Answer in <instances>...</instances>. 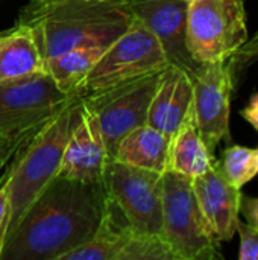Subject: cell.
<instances>
[{
  "label": "cell",
  "mask_w": 258,
  "mask_h": 260,
  "mask_svg": "<svg viewBox=\"0 0 258 260\" xmlns=\"http://www.w3.org/2000/svg\"><path fill=\"white\" fill-rule=\"evenodd\" d=\"M82 111V93L78 91L15 149L14 163L5 174L9 187V218L5 241L40 192L58 175L65 145L81 122Z\"/></svg>",
  "instance_id": "3957f363"
},
{
  "label": "cell",
  "mask_w": 258,
  "mask_h": 260,
  "mask_svg": "<svg viewBox=\"0 0 258 260\" xmlns=\"http://www.w3.org/2000/svg\"><path fill=\"white\" fill-rule=\"evenodd\" d=\"M236 233L240 236V260H258V230L251 227L248 222L237 221Z\"/></svg>",
  "instance_id": "44dd1931"
},
{
  "label": "cell",
  "mask_w": 258,
  "mask_h": 260,
  "mask_svg": "<svg viewBox=\"0 0 258 260\" xmlns=\"http://www.w3.org/2000/svg\"><path fill=\"white\" fill-rule=\"evenodd\" d=\"M44 70V62L29 27L12 26L0 38V82Z\"/></svg>",
  "instance_id": "e0dca14e"
},
{
  "label": "cell",
  "mask_w": 258,
  "mask_h": 260,
  "mask_svg": "<svg viewBox=\"0 0 258 260\" xmlns=\"http://www.w3.org/2000/svg\"><path fill=\"white\" fill-rule=\"evenodd\" d=\"M8 218H9V187H8L6 178L3 177L0 180V256H2L3 244H5Z\"/></svg>",
  "instance_id": "603a6c76"
},
{
  "label": "cell",
  "mask_w": 258,
  "mask_h": 260,
  "mask_svg": "<svg viewBox=\"0 0 258 260\" xmlns=\"http://www.w3.org/2000/svg\"><path fill=\"white\" fill-rule=\"evenodd\" d=\"M236 67L233 59L201 64L192 75L193 114L198 131L214 154L222 140H230L231 96Z\"/></svg>",
  "instance_id": "30bf717a"
},
{
  "label": "cell",
  "mask_w": 258,
  "mask_h": 260,
  "mask_svg": "<svg viewBox=\"0 0 258 260\" xmlns=\"http://www.w3.org/2000/svg\"><path fill=\"white\" fill-rule=\"evenodd\" d=\"M116 260H175V257L160 235L137 232L128 225L123 230Z\"/></svg>",
  "instance_id": "d6986e66"
},
{
  "label": "cell",
  "mask_w": 258,
  "mask_h": 260,
  "mask_svg": "<svg viewBox=\"0 0 258 260\" xmlns=\"http://www.w3.org/2000/svg\"><path fill=\"white\" fill-rule=\"evenodd\" d=\"M20 143H15V142H11L8 140L6 137L0 136V174H2V169L3 166L9 161V158L14 155L15 149L18 148Z\"/></svg>",
  "instance_id": "484cf974"
},
{
  "label": "cell",
  "mask_w": 258,
  "mask_h": 260,
  "mask_svg": "<svg viewBox=\"0 0 258 260\" xmlns=\"http://www.w3.org/2000/svg\"><path fill=\"white\" fill-rule=\"evenodd\" d=\"M102 183L108 201L131 229L161 236L163 174L129 166L111 157Z\"/></svg>",
  "instance_id": "ba28073f"
},
{
  "label": "cell",
  "mask_w": 258,
  "mask_h": 260,
  "mask_svg": "<svg viewBox=\"0 0 258 260\" xmlns=\"http://www.w3.org/2000/svg\"><path fill=\"white\" fill-rule=\"evenodd\" d=\"M170 140L172 137L146 123L120 140L114 158L129 166L164 174L169 168Z\"/></svg>",
  "instance_id": "9a60e30c"
},
{
  "label": "cell",
  "mask_w": 258,
  "mask_h": 260,
  "mask_svg": "<svg viewBox=\"0 0 258 260\" xmlns=\"http://www.w3.org/2000/svg\"><path fill=\"white\" fill-rule=\"evenodd\" d=\"M161 238L175 260L220 259V242L207 222L192 178L173 171L163 174Z\"/></svg>",
  "instance_id": "277c9868"
},
{
  "label": "cell",
  "mask_w": 258,
  "mask_h": 260,
  "mask_svg": "<svg viewBox=\"0 0 258 260\" xmlns=\"http://www.w3.org/2000/svg\"><path fill=\"white\" fill-rule=\"evenodd\" d=\"M6 32H8V29H3V30H0V38H2V37L6 34Z\"/></svg>",
  "instance_id": "4316f807"
},
{
  "label": "cell",
  "mask_w": 258,
  "mask_h": 260,
  "mask_svg": "<svg viewBox=\"0 0 258 260\" xmlns=\"http://www.w3.org/2000/svg\"><path fill=\"white\" fill-rule=\"evenodd\" d=\"M105 50L106 47L100 44L79 46L49 59L44 64V70L53 78L61 91L75 94L81 91L85 78Z\"/></svg>",
  "instance_id": "ac0fdd59"
},
{
  "label": "cell",
  "mask_w": 258,
  "mask_h": 260,
  "mask_svg": "<svg viewBox=\"0 0 258 260\" xmlns=\"http://www.w3.org/2000/svg\"><path fill=\"white\" fill-rule=\"evenodd\" d=\"M109 158L99 122L84 107L82 119L65 145L58 175L87 183H102Z\"/></svg>",
  "instance_id": "7c38bea8"
},
{
  "label": "cell",
  "mask_w": 258,
  "mask_h": 260,
  "mask_svg": "<svg viewBox=\"0 0 258 260\" xmlns=\"http://www.w3.org/2000/svg\"><path fill=\"white\" fill-rule=\"evenodd\" d=\"M240 213L246 219V222L258 230V198L248 197L242 193L240 198Z\"/></svg>",
  "instance_id": "cb8c5ba5"
},
{
  "label": "cell",
  "mask_w": 258,
  "mask_h": 260,
  "mask_svg": "<svg viewBox=\"0 0 258 260\" xmlns=\"http://www.w3.org/2000/svg\"><path fill=\"white\" fill-rule=\"evenodd\" d=\"M192 105V76L184 69L169 64L160 75L146 123L172 137L187 117Z\"/></svg>",
  "instance_id": "5bb4252c"
},
{
  "label": "cell",
  "mask_w": 258,
  "mask_h": 260,
  "mask_svg": "<svg viewBox=\"0 0 258 260\" xmlns=\"http://www.w3.org/2000/svg\"><path fill=\"white\" fill-rule=\"evenodd\" d=\"M214 163V154L208 151L198 131L192 105L187 117L172 136L167 171L178 172L193 180L210 171Z\"/></svg>",
  "instance_id": "2e32d148"
},
{
  "label": "cell",
  "mask_w": 258,
  "mask_h": 260,
  "mask_svg": "<svg viewBox=\"0 0 258 260\" xmlns=\"http://www.w3.org/2000/svg\"><path fill=\"white\" fill-rule=\"evenodd\" d=\"M132 21L128 0H30L17 18L30 29L44 64L79 46L108 47Z\"/></svg>",
  "instance_id": "7a4b0ae2"
},
{
  "label": "cell",
  "mask_w": 258,
  "mask_h": 260,
  "mask_svg": "<svg viewBox=\"0 0 258 260\" xmlns=\"http://www.w3.org/2000/svg\"><path fill=\"white\" fill-rule=\"evenodd\" d=\"M198 204L219 242H230L236 235L242 189L230 184L217 161L204 175L192 180Z\"/></svg>",
  "instance_id": "4fadbf2b"
},
{
  "label": "cell",
  "mask_w": 258,
  "mask_h": 260,
  "mask_svg": "<svg viewBox=\"0 0 258 260\" xmlns=\"http://www.w3.org/2000/svg\"><path fill=\"white\" fill-rule=\"evenodd\" d=\"M161 72L163 70H155L82 94L84 107L93 113L99 122L109 157H114L120 140L129 131L146 125L148 111Z\"/></svg>",
  "instance_id": "52a82bcc"
},
{
  "label": "cell",
  "mask_w": 258,
  "mask_h": 260,
  "mask_svg": "<svg viewBox=\"0 0 258 260\" xmlns=\"http://www.w3.org/2000/svg\"><path fill=\"white\" fill-rule=\"evenodd\" d=\"M248 38L243 0H189L187 49L195 62L227 61Z\"/></svg>",
  "instance_id": "5b68a950"
},
{
  "label": "cell",
  "mask_w": 258,
  "mask_h": 260,
  "mask_svg": "<svg viewBox=\"0 0 258 260\" xmlns=\"http://www.w3.org/2000/svg\"><path fill=\"white\" fill-rule=\"evenodd\" d=\"M217 166L230 184L242 189L258 175V148L231 145L224 149Z\"/></svg>",
  "instance_id": "ffe728a7"
},
{
  "label": "cell",
  "mask_w": 258,
  "mask_h": 260,
  "mask_svg": "<svg viewBox=\"0 0 258 260\" xmlns=\"http://www.w3.org/2000/svg\"><path fill=\"white\" fill-rule=\"evenodd\" d=\"M231 59L234 62L236 70L240 67L251 66L258 61V30L251 38H248V41L239 49V52Z\"/></svg>",
  "instance_id": "7402d4cb"
},
{
  "label": "cell",
  "mask_w": 258,
  "mask_h": 260,
  "mask_svg": "<svg viewBox=\"0 0 258 260\" xmlns=\"http://www.w3.org/2000/svg\"><path fill=\"white\" fill-rule=\"evenodd\" d=\"M242 117L258 131V93L251 96L248 105L242 110Z\"/></svg>",
  "instance_id": "d4e9b609"
},
{
  "label": "cell",
  "mask_w": 258,
  "mask_h": 260,
  "mask_svg": "<svg viewBox=\"0 0 258 260\" xmlns=\"http://www.w3.org/2000/svg\"><path fill=\"white\" fill-rule=\"evenodd\" d=\"M73 94L61 91L46 72L0 82V136L21 143L41 128Z\"/></svg>",
  "instance_id": "8992f818"
},
{
  "label": "cell",
  "mask_w": 258,
  "mask_h": 260,
  "mask_svg": "<svg viewBox=\"0 0 258 260\" xmlns=\"http://www.w3.org/2000/svg\"><path fill=\"white\" fill-rule=\"evenodd\" d=\"M131 11L160 41L169 64L190 76L201 64L187 49V0H128Z\"/></svg>",
  "instance_id": "8fae6325"
},
{
  "label": "cell",
  "mask_w": 258,
  "mask_h": 260,
  "mask_svg": "<svg viewBox=\"0 0 258 260\" xmlns=\"http://www.w3.org/2000/svg\"><path fill=\"white\" fill-rule=\"evenodd\" d=\"M187 2H189V0H187Z\"/></svg>",
  "instance_id": "83f0119b"
},
{
  "label": "cell",
  "mask_w": 258,
  "mask_h": 260,
  "mask_svg": "<svg viewBox=\"0 0 258 260\" xmlns=\"http://www.w3.org/2000/svg\"><path fill=\"white\" fill-rule=\"evenodd\" d=\"M105 206L103 183L56 175L5 241L0 260H62L96 235Z\"/></svg>",
  "instance_id": "6da1fadb"
},
{
  "label": "cell",
  "mask_w": 258,
  "mask_h": 260,
  "mask_svg": "<svg viewBox=\"0 0 258 260\" xmlns=\"http://www.w3.org/2000/svg\"><path fill=\"white\" fill-rule=\"evenodd\" d=\"M167 66L169 61L160 41L134 17L131 26L106 47L88 73L81 87V93H93L135 76L163 70Z\"/></svg>",
  "instance_id": "9c48e42d"
}]
</instances>
